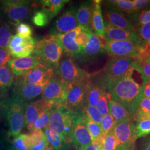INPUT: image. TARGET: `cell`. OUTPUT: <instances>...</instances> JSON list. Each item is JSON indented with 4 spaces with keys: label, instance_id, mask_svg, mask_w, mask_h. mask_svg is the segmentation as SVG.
Wrapping results in <instances>:
<instances>
[{
    "label": "cell",
    "instance_id": "18",
    "mask_svg": "<svg viewBox=\"0 0 150 150\" xmlns=\"http://www.w3.org/2000/svg\"><path fill=\"white\" fill-rule=\"evenodd\" d=\"M104 38L106 41H125L137 43L144 47L137 32L118 28L105 22Z\"/></svg>",
    "mask_w": 150,
    "mask_h": 150
},
{
    "label": "cell",
    "instance_id": "44",
    "mask_svg": "<svg viewBox=\"0 0 150 150\" xmlns=\"http://www.w3.org/2000/svg\"><path fill=\"white\" fill-rule=\"evenodd\" d=\"M135 61V60H134ZM137 64L139 66L140 72L143 77V80L146 82L147 80H150V64L144 60L136 61Z\"/></svg>",
    "mask_w": 150,
    "mask_h": 150
},
{
    "label": "cell",
    "instance_id": "54",
    "mask_svg": "<svg viewBox=\"0 0 150 150\" xmlns=\"http://www.w3.org/2000/svg\"><path fill=\"white\" fill-rule=\"evenodd\" d=\"M5 136L3 134H0V150H4L6 147Z\"/></svg>",
    "mask_w": 150,
    "mask_h": 150
},
{
    "label": "cell",
    "instance_id": "60",
    "mask_svg": "<svg viewBox=\"0 0 150 150\" xmlns=\"http://www.w3.org/2000/svg\"><path fill=\"white\" fill-rule=\"evenodd\" d=\"M134 150V149H130V150Z\"/></svg>",
    "mask_w": 150,
    "mask_h": 150
},
{
    "label": "cell",
    "instance_id": "13",
    "mask_svg": "<svg viewBox=\"0 0 150 150\" xmlns=\"http://www.w3.org/2000/svg\"><path fill=\"white\" fill-rule=\"evenodd\" d=\"M83 27L79 26L74 30L64 34L55 35L59 40L63 51L67 57L72 59H79L82 52L83 48L79 46L75 41L76 35L82 30Z\"/></svg>",
    "mask_w": 150,
    "mask_h": 150
},
{
    "label": "cell",
    "instance_id": "10",
    "mask_svg": "<svg viewBox=\"0 0 150 150\" xmlns=\"http://www.w3.org/2000/svg\"><path fill=\"white\" fill-rule=\"evenodd\" d=\"M105 51L113 57H129L136 59L144 47L137 43L125 41H107Z\"/></svg>",
    "mask_w": 150,
    "mask_h": 150
},
{
    "label": "cell",
    "instance_id": "4",
    "mask_svg": "<svg viewBox=\"0 0 150 150\" xmlns=\"http://www.w3.org/2000/svg\"><path fill=\"white\" fill-rule=\"evenodd\" d=\"M64 51L56 35H50L38 41L35 45L33 54L40 64L51 70H57Z\"/></svg>",
    "mask_w": 150,
    "mask_h": 150
},
{
    "label": "cell",
    "instance_id": "36",
    "mask_svg": "<svg viewBox=\"0 0 150 150\" xmlns=\"http://www.w3.org/2000/svg\"><path fill=\"white\" fill-rule=\"evenodd\" d=\"M102 147L104 150H117V140L112 129L103 136Z\"/></svg>",
    "mask_w": 150,
    "mask_h": 150
},
{
    "label": "cell",
    "instance_id": "35",
    "mask_svg": "<svg viewBox=\"0 0 150 150\" xmlns=\"http://www.w3.org/2000/svg\"><path fill=\"white\" fill-rule=\"evenodd\" d=\"M82 112L91 121L100 125L103 117L97 110L96 107L86 105Z\"/></svg>",
    "mask_w": 150,
    "mask_h": 150
},
{
    "label": "cell",
    "instance_id": "6",
    "mask_svg": "<svg viewBox=\"0 0 150 150\" xmlns=\"http://www.w3.org/2000/svg\"><path fill=\"white\" fill-rule=\"evenodd\" d=\"M25 103L13 97L9 99L6 118L8 125V136L13 137L20 134L25 125Z\"/></svg>",
    "mask_w": 150,
    "mask_h": 150
},
{
    "label": "cell",
    "instance_id": "31",
    "mask_svg": "<svg viewBox=\"0 0 150 150\" xmlns=\"http://www.w3.org/2000/svg\"><path fill=\"white\" fill-rule=\"evenodd\" d=\"M104 90L89 82L86 97V105L96 107Z\"/></svg>",
    "mask_w": 150,
    "mask_h": 150
},
{
    "label": "cell",
    "instance_id": "26",
    "mask_svg": "<svg viewBox=\"0 0 150 150\" xmlns=\"http://www.w3.org/2000/svg\"><path fill=\"white\" fill-rule=\"evenodd\" d=\"M103 6L111 7L123 12L126 15L132 14L134 11V2L132 0H110L102 1Z\"/></svg>",
    "mask_w": 150,
    "mask_h": 150
},
{
    "label": "cell",
    "instance_id": "52",
    "mask_svg": "<svg viewBox=\"0 0 150 150\" xmlns=\"http://www.w3.org/2000/svg\"><path fill=\"white\" fill-rule=\"evenodd\" d=\"M144 97L150 98V80H147L144 85Z\"/></svg>",
    "mask_w": 150,
    "mask_h": 150
},
{
    "label": "cell",
    "instance_id": "58",
    "mask_svg": "<svg viewBox=\"0 0 150 150\" xmlns=\"http://www.w3.org/2000/svg\"><path fill=\"white\" fill-rule=\"evenodd\" d=\"M144 48H145V49H150V40L149 41L147 42V43H146Z\"/></svg>",
    "mask_w": 150,
    "mask_h": 150
},
{
    "label": "cell",
    "instance_id": "55",
    "mask_svg": "<svg viewBox=\"0 0 150 150\" xmlns=\"http://www.w3.org/2000/svg\"><path fill=\"white\" fill-rule=\"evenodd\" d=\"M140 150H150V137L146 140Z\"/></svg>",
    "mask_w": 150,
    "mask_h": 150
},
{
    "label": "cell",
    "instance_id": "33",
    "mask_svg": "<svg viewBox=\"0 0 150 150\" xmlns=\"http://www.w3.org/2000/svg\"><path fill=\"white\" fill-rule=\"evenodd\" d=\"M12 146L17 150H30L32 144L29 134H20L13 137Z\"/></svg>",
    "mask_w": 150,
    "mask_h": 150
},
{
    "label": "cell",
    "instance_id": "12",
    "mask_svg": "<svg viewBox=\"0 0 150 150\" xmlns=\"http://www.w3.org/2000/svg\"><path fill=\"white\" fill-rule=\"evenodd\" d=\"M45 87L28 83L20 77L15 79L12 87V97L26 103L41 95Z\"/></svg>",
    "mask_w": 150,
    "mask_h": 150
},
{
    "label": "cell",
    "instance_id": "3",
    "mask_svg": "<svg viewBox=\"0 0 150 150\" xmlns=\"http://www.w3.org/2000/svg\"><path fill=\"white\" fill-rule=\"evenodd\" d=\"M82 116L83 112H75L64 106L52 107L48 127L59 134L65 143H69L72 130Z\"/></svg>",
    "mask_w": 150,
    "mask_h": 150
},
{
    "label": "cell",
    "instance_id": "39",
    "mask_svg": "<svg viewBox=\"0 0 150 150\" xmlns=\"http://www.w3.org/2000/svg\"><path fill=\"white\" fill-rule=\"evenodd\" d=\"M135 131L137 139L150 134V119L136 123L135 125Z\"/></svg>",
    "mask_w": 150,
    "mask_h": 150
},
{
    "label": "cell",
    "instance_id": "38",
    "mask_svg": "<svg viewBox=\"0 0 150 150\" xmlns=\"http://www.w3.org/2000/svg\"><path fill=\"white\" fill-rule=\"evenodd\" d=\"M50 21L48 15L42 9L36 11L32 17V22L38 27H43L46 26Z\"/></svg>",
    "mask_w": 150,
    "mask_h": 150
},
{
    "label": "cell",
    "instance_id": "42",
    "mask_svg": "<svg viewBox=\"0 0 150 150\" xmlns=\"http://www.w3.org/2000/svg\"><path fill=\"white\" fill-rule=\"evenodd\" d=\"M97 110L100 113L102 117L109 113L108 103V93L106 91H104L96 106Z\"/></svg>",
    "mask_w": 150,
    "mask_h": 150
},
{
    "label": "cell",
    "instance_id": "21",
    "mask_svg": "<svg viewBox=\"0 0 150 150\" xmlns=\"http://www.w3.org/2000/svg\"><path fill=\"white\" fill-rule=\"evenodd\" d=\"M82 118L74 126L70 136V142L72 143L76 150H82L92 144L91 135L81 122Z\"/></svg>",
    "mask_w": 150,
    "mask_h": 150
},
{
    "label": "cell",
    "instance_id": "34",
    "mask_svg": "<svg viewBox=\"0 0 150 150\" xmlns=\"http://www.w3.org/2000/svg\"><path fill=\"white\" fill-rule=\"evenodd\" d=\"M126 16L132 25L134 23L139 27L150 22V8L141 11L137 13Z\"/></svg>",
    "mask_w": 150,
    "mask_h": 150
},
{
    "label": "cell",
    "instance_id": "9",
    "mask_svg": "<svg viewBox=\"0 0 150 150\" xmlns=\"http://www.w3.org/2000/svg\"><path fill=\"white\" fill-rule=\"evenodd\" d=\"M112 130L117 140L116 150L134 149L137 137L135 131V125L132 121L117 122Z\"/></svg>",
    "mask_w": 150,
    "mask_h": 150
},
{
    "label": "cell",
    "instance_id": "49",
    "mask_svg": "<svg viewBox=\"0 0 150 150\" xmlns=\"http://www.w3.org/2000/svg\"><path fill=\"white\" fill-rule=\"evenodd\" d=\"M11 59V54L8 50L0 48V67L6 65Z\"/></svg>",
    "mask_w": 150,
    "mask_h": 150
},
{
    "label": "cell",
    "instance_id": "41",
    "mask_svg": "<svg viewBox=\"0 0 150 150\" xmlns=\"http://www.w3.org/2000/svg\"><path fill=\"white\" fill-rule=\"evenodd\" d=\"M91 31H92L83 27L82 30L76 35L75 38L76 43L81 47L84 48L89 42Z\"/></svg>",
    "mask_w": 150,
    "mask_h": 150
},
{
    "label": "cell",
    "instance_id": "20",
    "mask_svg": "<svg viewBox=\"0 0 150 150\" xmlns=\"http://www.w3.org/2000/svg\"><path fill=\"white\" fill-rule=\"evenodd\" d=\"M40 64L39 59L35 55H31L24 57L12 58L8 62V66L15 76L21 77Z\"/></svg>",
    "mask_w": 150,
    "mask_h": 150
},
{
    "label": "cell",
    "instance_id": "2",
    "mask_svg": "<svg viewBox=\"0 0 150 150\" xmlns=\"http://www.w3.org/2000/svg\"><path fill=\"white\" fill-rule=\"evenodd\" d=\"M134 59L129 57H112L108 61L101 70L90 74L88 82L106 91L109 87L129 70L137 67Z\"/></svg>",
    "mask_w": 150,
    "mask_h": 150
},
{
    "label": "cell",
    "instance_id": "8",
    "mask_svg": "<svg viewBox=\"0 0 150 150\" xmlns=\"http://www.w3.org/2000/svg\"><path fill=\"white\" fill-rule=\"evenodd\" d=\"M56 74L59 78L71 84L88 82L90 77V74L67 56L61 59Z\"/></svg>",
    "mask_w": 150,
    "mask_h": 150
},
{
    "label": "cell",
    "instance_id": "56",
    "mask_svg": "<svg viewBox=\"0 0 150 150\" xmlns=\"http://www.w3.org/2000/svg\"><path fill=\"white\" fill-rule=\"evenodd\" d=\"M7 98V93L0 88V98Z\"/></svg>",
    "mask_w": 150,
    "mask_h": 150
},
{
    "label": "cell",
    "instance_id": "24",
    "mask_svg": "<svg viewBox=\"0 0 150 150\" xmlns=\"http://www.w3.org/2000/svg\"><path fill=\"white\" fill-rule=\"evenodd\" d=\"M93 1H83L76 11V18L79 25L92 30L91 13Z\"/></svg>",
    "mask_w": 150,
    "mask_h": 150
},
{
    "label": "cell",
    "instance_id": "37",
    "mask_svg": "<svg viewBox=\"0 0 150 150\" xmlns=\"http://www.w3.org/2000/svg\"><path fill=\"white\" fill-rule=\"evenodd\" d=\"M51 109L46 110L40 115L37 120L33 124V130L41 129H45V127L48 126Z\"/></svg>",
    "mask_w": 150,
    "mask_h": 150
},
{
    "label": "cell",
    "instance_id": "46",
    "mask_svg": "<svg viewBox=\"0 0 150 150\" xmlns=\"http://www.w3.org/2000/svg\"><path fill=\"white\" fill-rule=\"evenodd\" d=\"M133 2L134 7L132 14L137 13L150 7V0H134Z\"/></svg>",
    "mask_w": 150,
    "mask_h": 150
},
{
    "label": "cell",
    "instance_id": "30",
    "mask_svg": "<svg viewBox=\"0 0 150 150\" xmlns=\"http://www.w3.org/2000/svg\"><path fill=\"white\" fill-rule=\"evenodd\" d=\"M44 134L48 143L54 147V150H64L65 143L59 134L50 129L48 126L44 129Z\"/></svg>",
    "mask_w": 150,
    "mask_h": 150
},
{
    "label": "cell",
    "instance_id": "51",
    "mask_svg": "<svg viewBox=\"0 0 150 150\" xmlns=\"http://www.w3.org/2000/svg\"><path fill=\"white\" fill-rule=\"evenodd\" d=\"M48 142L46 139L45 136L43 137L41 141L38 142V144L32 146L31 148V150H44L46 147L48 145Z\"/></svg>",
    "mask_w": 150,
    "mask_h": 150
},
{
    "label": "cell",
    "instance_id": "57",
    "mask_svg": "<svg viewBox=\"0 0 150 150\" xmlns=\"http://www.w3.org/2000/svg\"><path fill=\"white\" fill-rule=\"evenodd\" d=\"M4 150H17L16 149L13 147L12 145H7V146H6L5 149Z\"/></svg>",
    "mask_w": 150,
    "mask_h": 150
},
{
    "label": "cell",
    "instance_id": "15",
    "mask_svg": "<svg viewBox=\"0 0 150 150\" xmlns=\"http://www.w3.org/2000/svg\"><path fill=\"white\" fill-rule=\"evenodd\" d=\"M103 18L105 22L117 27L129 31L136 32V28L129 20L127 16L123 12L111 7L103 6Z\"/></svg>",
    "mask_w": 150,
    "mask_h": 150
},
{
    "label": "cell",
    "instance_id": "11",
    "mask_svg": "<svg viewBox=\"0 0 150 150\" xmlns=\"http://www.w3.org/2000/svg\"><path fill=\"white\" fill-rule=\"evenodd\" d=\"M89 82L70 84L64 106L75 112H82L86 105Z\"/></svg>",
    "mask_w": 150,
    "mask_h": 150
},
{
    "label": "cell",
    "instance_id": "25",
    "mask_svg": "<svg viewBox=\"0 0 150 150\" xmlns=\"http://www.w3.org/2000/svg\"><path fill=\"white\" fill-rule=\"evenodd\" d=\"M42 10L48 15L51 21L56 16L67 3L69 0H43L40 1Z\"/></svg>",
    "mask_w": 150,
    "mask_h": 150
},
{
    "label": "cell",
    "instance_id": "45",
    "mask_svg": "<svg viewBox=\"0 0 150 150\" xmlns=\"http://www.w3.org/2000/svg\"><path fill=\"white\" fill-rule=\"evenodd\" d=\"M17 34L22 38H27L31 36L32 33V28L29 25L21 23L17 26Z\"/></svg>",
    "mask_w": 150,
    "mask_h": 150
},
{
    "label": "cell",
    "instance_id": "7",
    "mask_svg": "<svg viewBox=\"0 0 150 150\" xmlns=\"http://www.w3.org/2000/svg\"><path fill=\"white\" fill-rule=\"evenodd\" d=\"M70 84L59 77H54L45 87L41 93L42 98L54 107L64 106Z\"/></svg>",
    "mask_w": 150,
    "mask_h": 150
},
{
    "label": "cell",
    "instance_id": "32",
    "mask_svg": "<svg viewBox=\"0 0 150 150\" xmlns=\"http://www.w3.org/2000/svg\"><path fill=\"white\" fill-rule=\"evenodd\" d=\"M12 36L10 26L6 22L0 21V48L7 50Z\"/></svg>",
    "mask_w": 150,
    "mask_h": 150
},
{
    "label": "cell",
    "instance_id": "43",
    "mask_svg": "<svg viewBox=\"0 0 150 150\" xmlns=\"http://www.w3.org/2000/svg\"><path fill=\"white\" fill-rule=\"evenodd\" d=\"M136 32L145 47L146 43L150 40V22L136 28Z\"/></svg>",
    "mask_w": 150,
    "mask_h": 150
},
{
    "label": "cell",
    "instance_id": "48",
    "mask_svg": "<svg viewBox=\"0 0 150 150\" xmlns=\"http://www.w3.org/2000/svg\"><path fill=\"white\" fill-rule=\"evenodd\" d=\"M8 101L9 99L7 98H0V123L6 118Z\"/></svg>",
    "mask_w": 150,
    "mask_h": 150
},
{
    "label": "cell",
    "instance_id": "28",
    "mask_svg": "<svg viewBox=\"0 0 150 150\" xmlns=\"http://www.w3.org/2000/svg\"><path fill=\"white\" fill-rule=\"evenodd\" d=\"M15 81V75L8 65L0 67V88L8 92V89L13 85Z\"/></svg>",
    "mask_w": 150,
    "mask_h": 150
},
{
    "label": "cell",
    "instance_id": "16",
    "mask_svg": "<svg viewBox=\"0 0 150 150\" xmlns=\"http://www.w3.org/2000/svg\"><path fill=\"white\" fill-rule=\"evenodd\" d=\"M54 77V70L41 64L28 71L26 74L21 76L22 79L28 83L43 86H46Z\"/></svg>",
    "mask_w": 150,
    "mask_h": 150
},
{
    "label": "cell",
    "instance_id": "29",
    "mask_svg": "<svg viewBox=\"0 0 150 150\" xmlns=\"http://www.w3.org/2000/svg\"><path fill=\"white\" fill-rule=\"evenodd\" d=\"M150 119V98L144 97L139 104L137 111L133 116V120L135 122Z\"/></svg>",
    "mask_w": 150,
    "mask_h": 150
},
{
    "label": "cell",
    "instance_id": "61",
    "mask_svg": "<svg viewBox=\"0 0 150 150\" xmlns=\"http://www.w3.org/2000/svg\"></svg>",
    "mask_w": 150,
    "mask_h": 150
},
{
    "label": "cell",
    "instance_id": "14",
    "mask_svg": "<svg viewBox=\"0 0 150 150\" xmlns=\"http://www.w3.org/2000/svg\"><path fill=\"white\" fill-rule=\"evenodd\" d=\"M76 7L72 6L59 16L51 28V35L64 34L78 27L79 25L76 18Z\"/></svg>",
    "mask_w": 150,
    "mask_h": 150
},
{
    "label": "cell",
    "instance_id": "5",
    "mask_svg": "<svg viewBox=\"0 0 150 150\" xmlns=\"http://www.w3.org/2000/svg\"><path fill=\"white\" fill-rule=\"evenodd\" d=\"M31 1L26 0L0 1V12L16 26L26 20L32 9Z\"/></svg>",
    "mask_w": 150,
    "mask_h": 150
},
{
    "label": "cell",
    "instance_id": "27",
    "mask_svg": "<svg viewBox=\"0 0 150 150\" xmlns=\"http://www.w3.org/2000/svg\"><path fill=\"white\" fill-rule=\"evenodd\" d=\"M81 122L83 123L91 135L93 142H98L102 144L103 135L100 125L94 122L86 116L83 113Z\"/></svg>",
    "mask_w": 150,
    "mask_h": 150
},
{
    "label": "cell",
    "instance_id": "19",
    "mask_svg": "<svg viewBox=\"0 0 150 150\" xmlns=\"http://www.w3.org/2000/svg\"><path fill=\"white\" fill-rule=\"evenodd\" d=\"M106 40L100 38L91 31L88 43L83 48L82 52L79 59L82 61L87 62L96 59L97 57L105 52V46Z\"/></svg>",
    "mask_w": 150,
    "mask_h": 150
},
{
    "label": "cell",
    "instance_id": "53",
    "mask_svg": "<svg viewBox=\"0 0 150 150\" xmlns=\"http://www.w3.org/2000/svg\"><path fill=\"white\" fill-rule=\"evenodd\" d=\"M101 147H102L101 144L98 143V142H93L91 145L87 146L81 150H98Z\"/></svg>",
    "mask_w": 150,
    "mask_h": 150
},
{
    "label": "cell",
    "instance_id": "59",
    "mask_svg": "<svg viewBox=\"0 0 150 150\" xmlns=\"http://www.w3.org/2000/svg\"><path fill=\"white\" fill-rule=\"evenodd\" d=\"M98 150H104V149L102 148V147H100Z\"/></svg>",
    "mask_w": 150,
    "mask_h": 150
},
{
    "label": "cell",
    "instance_id": "23",
    "mask_svg": "<svg viewBox=\"0 0 150 150\" xmlns=\"http://www.w3.org/2000/svg\"><path fill=\"white\" fill-rule=\"evenodd\" d=\"M108 93V103L109 113H110L116 122L122 121H132L133 116L120 103L113 100Z\"/></svg>",
    "mask_w": 150,
    "mask_h": 150
},
{
    "label": "cell",
    "instance_id": "17",
    "mask_svg": "<svg viewBox=\"0 0 150 150\" xmlns=\"http://www.w3.org/2000/svg\"><path fill=\"white\" fill-rule=\"evenodd\" d=\"M53 107V105L42 98L35 101L26 103L25 107V119L27 129L30 132L32 131L33 124L40 115L45 110L51 109Z\"/></svg>",
    "mask_w": 150,
    "mask_h": 150
},
{
    "label": "cell",
    "instance_id": "22",
    "mask_svg": "<svg viewBox=\"0 0 150 150\" xmlns=\"http://www.w3.org/2000/svg\"><path fill=\"white\" fill-rule=\"evenodd\" d=\"M101 2L100 0H95L92 2L91 25L92 30L97 36L104 38L105 23L102 16Z\"/></svg>",
    "mask_w": 150,
    "mask_h": 150
},
{
    "label": "cell",
    "instance_id": "1",
    "mask_svg": "<svg viewBox=\"0 0 150 150\" xmlns=\"http://www.w3.org/2000/svg\"><path fill=\"white\" fill-rule=\"evenodd\" d=\"M132 69L116 81L108 89V93L113 100L122 104L132 116L137 111L144 98V85H140L133 77Z\"/></svg>",
    "mask_w": 150,
    "mask_h": 150
},
{
    "label": "cell",
    "instance_id": "50",
    "mask_svg": "<svg viewBox=\"0 0 150 150\" xmlns=\"http://www.w3.org/2000/svg\"><path fill=\"white\" fill-rule=\"evenodd\" d=\"M136 61L144 60L150 64V49H145L139 54V56L134 59Z\"/></svg>",
    "mask_w": 150,
    "mask_h": 150
},
{
    "label": "cell",
    "instance_id": "40",
    "mask_svg": "<svg viewBox=\"0 0 150 150\" xmlns=\"http://www.w3.org/2000/svg\"><path fill=\"white\" fill-rule=\"evenodd\" d=\"M116 122V121L114 119L110 113H108L106 116L103 117L100 126L102 129L103 136L112 129Z\"/></svg>",
    "mask_w": 150,
    "mask_h": 150
},
{
    "label": "cell",
    "instance_id": "47",
    "mask_svg": "<svg viewBox=\"0 0 150 150\" xmlns=\"http://www.w3.org/2000/svg\"><path fill=\"white\" fill-rule=\"evenodd\" d=\"M29 134L32 146L38 144L45 136V134L41 129H33Z\"/></svg>",
    "mask_w": 150,
    "mask_h": 150
}]
</instances>
